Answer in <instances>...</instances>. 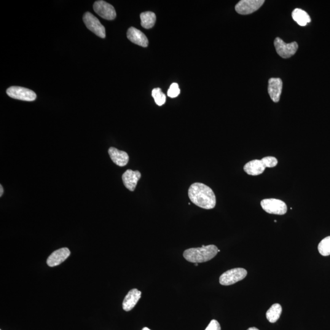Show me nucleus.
<instances>
[{"mask_svg":"<svg viewBox=\"0 0 330 330\" xmlns=\"http://www.w3.org/2000/svg\"><path fill=\"white\" fill-rule=\"evenodd\" d=\"M265 164L266 165L267 168H273L275 167L278 165L277 158L275 157H265L262 158Z\"/></svg>","mask_w":330,"mask_h":330,"instance_id":"5701e85b","label":"nucleus"},{"mask_svg":"<svg viewBox=\"0 0 330 330\" xmlns=\"http://www.w3.org/2000/svg\"><path fill=\"white\" fill-rule=\"evenodd\" d=\"M141 25L144 28L150 29L154 26L156 21V15L150 11L141 13L140 15Z\"/></svg>","mask_w":330,"mask_h":330,"instance_id":"a211bd4d","label":"nucleus"},{"mask_svg":"<svg viewBox=\"0 0 330 330\" xmlns=\"http://www.w3.org/2000/svg\"><path fill=\"white\" fill-rule=\"evenodd\" d=\"M0 191H1V192H0V197H1L2 194H3V192H4L3 188H2L1 185V186H0Z\"/></svg>","mask_w":330,"mask_h":330,"instance_id":"393cba45","label":"nucleus"},{"mask_svg":"<svg viewBox=\"0 0 330 330\" xmlns=\"http://www.w3.org/2000/svg\"><path fill=\"white\" fill-rule=\"evenodd\" d=\"M247 330H259L256 328V327H251V328L248 329Z\"/></svg>","mask_w":330,"mask_h":330,"instance_id":"a878e982","label":"nucleus"},{"mask_svg":"<svg viewBox=\"0 0 330 330\" xmlns=\"http://www.w3.org/2000/svg\"><path fill=\"white\" fill-rule=\"evenodd\" d=\"M196 266H198V264H195Z\"/></svg>","mask_w":330,"mask_h":330,"instance_id":"cd10ccee","label":"nucleus"},{"mask_svg":"<svg viewBox=\"0 0 330 330\" xmlns=\"http://www.w3.org/2000/svg\"><path fill=\"white\" fill-rule=\"evenodd\" d=\"M263 210L270 214L283 216L288 211V207L284 201L280 200L270 199L263 200L261 202Z\"/></svg>","mask_w":330,"mask_h":330,"instance_id":"20e7f679","label":"nucleus"},{"mask_svg":"<svg viewBox=\"0 0 330 330\" xmlns=\"http://www.w3.org/2000/svg\"><path fill=\"white\" fill-rule=\"evenodd\" d=\"M219 249L214 245L203 246L201 248H192L186 249L184 252L183 256L187 261L199 264L210 261L217 253Z\"/></svg>","mask_w":330,"mask_h":330,"instance_id":"f03ea898","label":"nucleus"},{"mask_svg":"<svg viewBox=\"0 0 330 330\" xmlns=\"http://www.w3.org/2000/svg\"><path fill=\"white\" fill-rule=\"evenodd\" d=\"M264 2V0H241L236 4L235 9L238 14H251L258 10Z\"/></svg>","mask_w":330,"mask_h":330,"instance_id":"6e6552de","label":"nucleus"},{"mask_svg":"<svg viewBox=\"0 0 330 330\" xmlns=\"http://www.w3.org/2000/svg\"><path fill=\"white\" fill-rule=\"evenodd\" d=\"M189 197L194 205L204 209H213L216 206V197L213 190L199 182H196L190 187Z\"/></svg>","mask_w":330,"mask_h":330,"instance_id":"f257e3e1","label":"nucleus"},{"mask_svg":"<svg viewBox=\"0 0 330 330\" xmlns=\"http://www.w3.org/2000/svg\"><path fill=\"white\" fill-rule=\"evenodd\" d=\"M127 36L133 44L143 47H146L148 45L149 41L146 35L138 29L130 27L128 29Z\"/></svg>","mask_w":330,"mask_h":330,"instance_id":"ddd939ff","label":"nucleus"},{"mask_svg":"<svg viewBox=\"0 0 330 330\" xmlns=\"http://www.w3.org/2000/svg\"><path fill=\"white\" fill-rule=\"evenodd\" d=\"M318 250L319 253L324 256L330 255V236L327 237L319 244Z\"/></svg>","mask_w":330,"mask_h":330,"instance_id":"aec40b11","label":"nucleus"},{"mask_svg":"<svg viewBox=\"0 0 330 330\" xmlns=\"http://www.w3.org/2000/svg\"><path fill=\"white\" fill-rule=\"evenodd\" d=\"M141 296V292L137 289H133L128 292L127 296L125 297L122 303L123 310L125 311H130L137 304Z\"/></svg>","mask_w":330,"mask_h":330,"instance_id":"2eb2a0df","label":"nucleus"},{"mask_svg":"<svg viewBox=\"0 0 330 330\" xmlns=\"http://www.w3.org/2000/svg\"><path fill=\"white\" fill-rule=\"evenodd\" d=\"M180 93H181V91H180L178 83H174L169 88L168 96L171 98H175L180 95Z\"/></svg>","mask_w":330,"mask_h":330,"instance_id":"4be33fe9","label":"nucleus"},{"mask_svg":"<svg viewBox=\"0 0 330 330\" xmlns=\"http://www.w3.org/2000/svg\"><path fill=\"white\" fill-rule=\"evenodd\" d=\"M152 96L154 98L155 103L158 106H162L166 103V96L163 94L162 90L159 88H155L152 91Z\"/></svg>","mask_w":330,"mask_h":330,"instance_id":"412c9836","label":"nucleus"},{"mask_svg":"<svg viewBox=\"0 0 330 330\" xmlns=\"http://www.w3.org/2000/svg\"><path fill=\"white\" fill-rule=\"evenodd\" d=\"M141 177V174L139 171L127 170L122 174L123 183L128 190L133 192L135 190L138 182L140 179Z\"/></svg>","mask_w":330,"mask_h":330,"instance_id":"f8f14e48","label":"nucleus"},{"mask_svg":"<svg viewBox=\"0 0 330 330\" xmlns=\"http://www.w3.org/2000/svg\"><path fill=\"white\" fill-rule=\"evenodd\" d=\"M109 154L111 160L117 166H125L129 161V156L127 152L120 151L115 147H110Z\"/></svg>","mask_w":330,"mask_h":330,"instance_id":"dca6fc26","label":"nucleus"},{"mask_svg":"<svg viewBox=\"0 0 330 330\" xmlns=\"http://www.w3.org/2000/svg\"><path fill=\"white\" fill-rule=\"evenodd\" d=\"M246 275H247V271L244 268H232L222 273L220 277V283L223 286L232 285L243 280Z\"/></svg>","mask_w":330,"mask_h":330,"instance_id":"7ed1b4c3","label":"nucleus"},{"mask_svg":"<svg viewBox=\"0 0 330 330\" xmlns=\"http://www.w3.org/2000/svg\"><path fill=\"white\" fill-rule=\"evenodd\" d=\"M292 17L294 21H296L298 25L305 26L311 21V18L307 12L301 9H294L292 13Z\"/></svg>","mask_w":330,"mask_h":330,"instance_id":"f3484780","label":"nucleus"},{"mask_svg":"<svg viewBox=\"0 0 330 330\" xmlns=\"http://www.w3.org/2000/svg\"><path fill=\"white\" fill-rule=\"evenodd\" d=\"M93 9L96 14L104 19L114 20L116 17V12L113 6L106 1H97L93 5Z\"/></svg>","mask_w":330,"mask_h":330,"instance_id":"1a4fd4ad","label":"nucleus"},{"mask_svg":"<svg viewBox=\"0 0 330 330\" xmlns=\"http://www.w3.org/2000/svg\"><path fill=\"white\" fill-rule=\"evenodd\" d=\"M71 254V251L68 248H63L56 250L48 257L47 264L48 266L53 267L60 265L65 261Z\"/></svg>","mask_w":330,"mask_h":330,"instance_id":"9b49d317","label":"nucleus"},{"mask_svg":"<svg viewBox=\"0 0 330 330\" xmlns=\"http://www.w3.org/2000/svg\"><path fill=\"white\" fill-rule=\"evenodd\" d=\"M205 330H221V327L218 321L213 320Z\"/></svg>","mask_w":330,"mask_h":330,"instance_id":"b1692460","label":"nucleus"},{"mask_svg":"<svg viewBox=\"0 0 330 330\" xmlns=\"http://www.w3.org/2000/svg\"><path fill=\"white\" fill-rule=\"evenodd\" d=\"M266 165L263 160H253L246 163L243 170L246 173L250 176H259L264 172Z\"/></svg>","mask_w":330,"mask_h":330,"instance_id":"4468645a","label":"nucleus"},{"mask_svg":"<svg viewBox=\"0 0 330 330\" xmlns=\"http://www.w3.org/2000/svg\"><path fill=\"white\" fill-rule=\"evenodd\" d=\"M83 21L88 29L97 35V36L105 38L106 36V28L102 25L101 21L91 12H86L83 17Z\"/></svg>","mask_w":330,"mask_h":330,"instance_id":"39448f33","label":"nucleus"},{"mask_svg":"<svg viewBox=\"0 0 330 330\" xmlns=\"http://www.w3.org/2000/svg\"><path fill=\"white\" fill-rule=\"evenodd\" d=\"M283 89V82L280 78H271L268 80V92L271 99L275 103L280 101Z\"/></svg>","mask_w":330,"mask_h":330,"instance_id":"9d476101","label":"nucleus"},{"mask_svg":"<svg viewBox=\"0 0 330 330\" xmlns=\"http://www.w3.org/2000/svg\"><path fill=\"white\" fill-rule=\"evenodd\" d=\"M6 93L10 98L23 101H34L37 98L33 91L20 87H10L6 90Z\"/></svg>","mask_w":330,"mask_h":330,"instance_id":"0eeeda50","label":"nucleus"},{"mask_svg":"<svg viewBox=\"0 0 330 330\" xmlns=\"http://www.w3.org/2000/svg\"><path fill=\"white\" fill-rule=\"evenodd\" d=\"M276 52L283 58H289L296 54L299 45L296 42L286 44L280 37H276L274 41Z\"/></svg>","mask_w":330,"mask_h":330,"instance_id":"423d86ee","label":"nucleus"},{"mask_svg":"<svg viewBox=\"0 0 330 330\" xmlns=\"http://www.w3.org/2000/svg\"><path fill=\"white\" fill-rule=\"evenodd\" d=\"M281 313H282V307L278 303H275L267 311L266 313L267 320L271 323H275L280 319Z\"/></svg>","mask_w":330,"mask_h":330,"instance_id":"6ab92c4d","label":"nucleus"},{"mask_svg":"<svg viewBox=\"0 0 330 330\" xmlns=\"http://www.w3.org/2000/svg\"><path fill=\"white\" fill-rule=\"evenodd\" d=\"M142 330H151L149 329L148 328H147V327H144V328Z\"/></svg>","mask_w":330,"mask_h":330,"instance_id":"bb28decb","label":"nucleus"}]
</instances>
